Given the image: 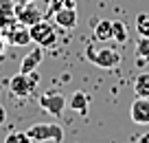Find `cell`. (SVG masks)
Returning a JSON list of instances; mask_svg holds the SVG:
<instances>
[{
  "mask_svg": "<svg viewBox=\"0 0 149 143\" xmlns=\"http://www.w3.org/2000/svg\"><path fill=\"white\" fill-rule=\"evenodd\" d=\"M24 132L29 134V137L33 139V143L35 141H57L61 143V139H64V128H61L59 123H33L29 130H24Z\"/></svg>",
  "mask_w": 149,
  "mask_h": 143,
  "instance_id": "5b68a950",
  "label": "cell"
},
{
  "mask_svg": "<svg viewBox=\"0 0 149 143\" xmlns=\"http://www.w3.org/2000/svg\"><path fill=\"white\" fill-rule=\"evenodd\" d=\"M136 31H138V35L149 37V11L136 15Z\"/></svg>",
  "mask_w": 149,
  "mask_h": 143,
  "instance_id": "9a60e30c",
  "label": "cell"
},
{
  "mask_svg": "<svg viewBox=\"0 0 149 143\" xmlns=\"http://www.w3.org/2000/svg\"><path fill=\"white\" fill-rule=\"evenodd\" d=\"M127 35H130L127 24L121 22V20H112V42L123 44V42H127Z\"/></svg>",
  "mask_w": 149,
  "mask_h": 143,
  "instance_id": "4fadbf2b",
  "label": "cell"
},
{
  "mask_svg": "<svg viewBox=\"0 0 149 143\" xmlns=\"http://www.w3.org/2000/svg\"><path fill=\"white\" fill-rule=\"evenodd\" d=\"M48 7H51L53 13H55L61 7H77V0H48Z\"/></svg>",
  "mask_w": 149,
  "mask_h": 143,
  "instance_id": "d6986e66",
  "label": "cell"
},
{
  "mask_svg": "<svg viewBox=\"0 0 149 143\" xmlns=\"http://www.w3.org/2000/svg\"><path fill=\"white\" fill-rule=\"evenodd\" d=\"M134 92L138 97H149V73H140L134 79Z\"/></svg>",
  "mask_w": 149,
  "mask_h": 143,
  "instance_id": "5bb4252c",
  "label": "cell"
},
{
  "mask_svg": "<svg viewBox=\"0 0 149 143\" xmlns=\"http://www.w3.org/2000/svg\"><path fill=\"white\" fill-rule=\"evenodd\" d=\"M86 57H88V62H92V64L99 66V68H114V66L121 64V53L114 51V49H110V46L99 49V46L90 44L88 49H86Z\"/></svg>",
  "mask_w": 149,
  "mask_h": 143,
  "instance_id": "3957f363",
  "label": "cell"
},
{
  "mask_svg": "<svg viewBox=\"0 0 149 143\" xmlns=\"http://www.w3.org/2000/svg\"><path fill=\"white\" fill-rule=\"evenodd\" d=\"M5 121H7V110L5 106H0V125H5Z\"/></svg>",
  "mask_w": 149,
  "mask_h": 143,
  "instance_id": "ffe728a7",
  "label": "cell"
},
{
  "mask_svg": "<svg viewBox=\"0 0 149 143\" xmlns=\"http://www.w3.org/2000/svg\"><path fill=\"white\" fill-rule=\"evenodd\" d=\"M46 5L48 0H20V2H15V18H18V22L31 27V24L44 20Z\"/></svg>",
  "mask_w": 149,
  "mask_h": 143,
  "instance_id": "6da1fadb",
  "label": "cell"
},
{
  "mask_svg": "<svg viewBox=\"0 0 149 143\" xmlns=\"http://www.w3.org/2000/svg\"><path fill=\"white\" fill-rule=\"evenodd\" d=\"M40 108L53 117H59L66 108V97L59 90H51L46 95H40Z\"/></svg>",
  "mask_w": 149,
  "mask_h": 143,
  "instance_id": "8992f818",
  "label": "cell"
},
{
  "mask_svg": "<svg viewBox=\"0 0 149 143\" xmlns=\"http://www.w3.org/2000/svg\"><path fill=\"white\" fill-rule=\"evenodd\" d=\"M136 57L138 60H149V37H143L140 35V40L136 42Z\"/></svg>",
  "mask_w": 149,
  "mask_h": 143,
  "instance_id": "e0dca14e",
  "label": "cell"
},
{
  "mask_svg": "<svg viewBox=\"0 0 149 143\" xmlns=\"http://www.w3.org/2000/svg\"><path fill=\"white\" fill-rule=\"evenodd\" d=\"M15 18V2L13 0H0V22Z\"/></svg>",
  "mask_w": 149,
  "mask_h": 143,
  "instance_id": "2e32d148",
  "label": "cell"
},
{
  "mask_svg": "<svg viewBox=\"0 0 149 143\" xmlns=\"http://www.w3.org/2000/svg\"><path fill=\"white\" fill-rule=\"evenodd\" d=\"M42 60H44V49L37 44L33 51H29L26 55L22 57V62H20V70H22V73H33V70L40 68Z\"/></svg>",
  "mask_w": 149,
  "mask_h": 143,
  "instance_id": "30bf717a",
  "label": "cell"
},
{
  "mask_svg": "<svg viewBox=\"0 0 149 143\" xmlns=\"http://www.w3.org/2000/svg\"><path fill=\"white\" fill-rule=\"evenodd\" d=\"M0 35L5 37L9 44H13V46H24V44L31 42V31H29V27L22 24V22H15L13 27L0 29Z\"/></svg>",
  "mask_w": 149,
  "mask_h": 143,
  "instance_id": "52a82bcc",
  "label": "cell"
},
{
  "mask_svg": "<svg viewBox=\"0 0 149 143\" xmlns=\"http://www.w3.org/2000/svg\"><path fill=\"white\" fill-rule=\"evenodd\" d=\"M130 117L138 125H149V97H136L130 106Z\"/></svg>",
  "mask_w": 149,
  "mask_h": 143,
  "instance_id": "ba28073f",
  "label": "cell"
},
{
  "mask_svg": "<svg viewBox=\"0 0 149 143\" xmlns=\"http://www.w3.org/2000/svg\"><path fill=\"white\" fill-rule=\"evenodd\" d=\"M37 86H40V73L37 70H33V73H22L20 70L9 79V90L15 97H31Z\"/></svg>",
  "mask_w": 149,
  "mask_h": 143,
  "instance_id": "7a4b0ae2",
  "label": "cell"
},
{
  "mask_svg": "<svg viewBox=\"0 0 149 143\" xmlns=\"http://www.w3.org/2000/svg\"><path fill=\"white\" fill-rule=\"evenodd\" d=\"M94 40L97 42H112V20H99L94 24Z\"/></svg>",
  "mask_w": 149,
  "mask_h": 143,
  "instance_id": "7c38bea8",
  "label": "cell"
},
{
  "mask_svg": "<svg viewBox=\"0 0 149 143\" xmlns=\"http://www.w3.org/2000/svg\"><path fill=\"white\" fill-rule=\"evenodd\" d=\"M29 31H31V42H37L42 49H53L57 44V31L46 18L35 22V24H31Z\"/></svg>",
  "mask_w": 149,
  "mask_h": 143,
  "instance_id": "277c9868",
  "label": "cell"
},
{
  "mask_svg": "<svg viewBox=\"0 0 149 143\" xmlns=\"http://www.w3.org/2000/svg\"><path fill=\"white\" fill-rule=\"evenodd\" d=\"M5 49H7V40H5L2 35H0V55L5 53Z\"/></svg>",
  "mask_w": 149,
  "mask_h": 143,
  "instance_id": "7402d4cb",
  "label": "cell"
},
{
  "mask_svg": "<svg viewBox=\"0 0 149 143\" xmlns=\"http://www.w3.org/2000/svg\"><path fill=\"white\" fill-rule=\"evenodd\" d=\"M136 143H149V132L140 134V137H138V141H136Z\"/></svg>",
  "mask_w": 149,
  "mask_h": 143,
  "instance_id": "44dd1931",
  "label": "cell"
},
{
  "mask_svg": "<svg viewBox=\"0 0 149 143\" xmlns=\"http://www.w3.org/2000/svg\"><path fill=\"white\" fill-rule=\"evenodd\" d=\"M5 143H33V139L26 132H9L5 139Z\"/></svg>",
  "mask_w": 149,
  "mask_h": 143,
  "instance_id": "ac0fdd59",
  "label": "cell"
},
{
  "mask_svg": "<svg viewBox=\"0 0 149 143\" xmlns=\"http://www.w3.org/2000/svg\"><path fill=\"white\" fill-rule=\"evenodd\" d=\"M70 108L74 112H79V115H88V108H90V95L84 90H77L72 92V97H70Z\"/></svg>",
  "mask_w": 149,
  "mask_h": 143,
  "instance_id": "8fae6325",
  "label": "cell"
},
{
  "mask_svg": "<svg viewBox=\"0 0 149 143\" xmlns=\"http://www.w3.org/2000/svg\"><path fill=\"white\" fill-rule=\"evenodd\" d=\"M55 24L61 29H74L79 22V15H77V7H61L55 13Z\"/></svg>",
  "mask_w": 149,
  "mask_h": 143,
  "instance_id": "9c48e42d",
  "label": "cell"
}]
</instances>
